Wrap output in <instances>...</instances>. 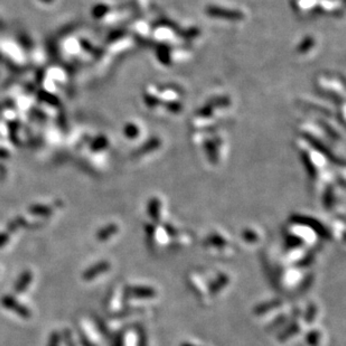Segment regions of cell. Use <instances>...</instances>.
Wrapping results in <instances>:
<instances>
[{
  "label": "cell",
  "instance_id": "1",
  "mask_svg": "<svg viewBox=\"0 0 346 346\" xmlns=\"http://www.w3.org/2000/svg\"><path fill=\"white\" fill-rule=\"evenodd\" d=\"M206 12L208 15H211V16L225 18V20H231V21H239L243 18L242 13H240L238 11H229V9L216 7V6H210L206 9Z\"/></svg>",
  "mask_w": 346,
  "mask_h": 346
},
{
  "label": "cell",
  "instance_id": "2",
  "mask_svg": "<svg viewBox=\"0 0 346 346\" xmlns=\"http://www.w3.org/2000/svg\"><path fill=\"white\" fill-rule=\"evenodd\" d=\"M126 135L129 137V138H135V137L138 136V128L134 125L128 126L126 128Z\"/></svg>",
  "mask_w": 346,
  "mask_h": 346
}]
</instances>
